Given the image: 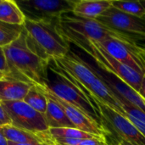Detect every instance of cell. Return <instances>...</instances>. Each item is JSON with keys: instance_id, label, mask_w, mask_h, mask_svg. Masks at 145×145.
I'll return each mask as SVG.
<instances>
[{"instance_id": "3", "label": "cell", "mask_w": 145, "mask_h": 145, "mask_svg": "<svg viewBox=\"0 0 145 145\" xmlns=\"http://www.w3.org/2000/svg\"><path fill=\"white\" fill-rule=\"evenodd\" d=\"M59 26L68 42L76 46L88 42H100L110 37L135 42L131 37L110 29L97 20L80 18L72 13L62 15L59 20Z\"/></svg>"}, {"instance_id": "8", "label": "cell", "mask_w": 145, "mask_h": 145, "mask_svg": "<svg viewBox=\"0 0 145 145\" xmlns=\"http://www.w3.org/2000/svg\"><path fill=\"white\" fill-rule=\"evenodd\" d=\"M57 76L59 77V80L52 84L49 83L48 85V89L59 98L81 110L99 123L103 124L98 108L88 95L82 89L77 88L66 79L59 76Z\"/></svg>"}, {"instance_id": "7", "label": "cell", "mask_w": 145, "mask_h": 145, "mask_svg": "<svg viewBox=\"0 0 145 145\" xmlns=\"http://www.w3.org/2000/svg\"><path fill=\"white\" fill-rule=\"evenodd\" d=\"M0 104L14 127L37 135L48 131L44 116L30 107L23 100Z\"/></svg>"}, {"instance_id": "13", "label": "cell", "mask_w": 145, "mask_h": 145, "mask_svg": "<svg viewBox=\"0 0 145 145\" xmlns=\"http://www.w3.org/2000/svg\"><path fill=\"white\" fill-rule=\"evenodd\" d=\"M31 86L15 79H0V103L24 100Z\"/></svg>"}, {"instance_id": "6", "label": "cell", "mask_w": 145, "mask_h": 145, "mask_svg": "<svg viewBox=\"0 0 145 145\" xmlns=\"http://www.w3.org/2000/svg\"><path fill=\"white\" fill-rule=\"evenodd\" d=\"M26 20L32 21H56L72 13L74 0H20L16 1Z\"/></svg>"}, {"instance_id": "11", "label": "cell", "mask_w": 145, "mask_h": 145, "mask_svg": "<svg viewBox=\"0 0 145 145\" xmlns=\"http://www.w3.org/2000/svg\"><path fill=\"white\" fill-rule=\"evenodd\" d=\"M97 43L116 59L129 66L141 75H144L143 65L134 50V48L137 45L136 42H126L116 37H110Z\"/></svg>"}, {"instance_id": "36", "label": "cell", "mask_w": 145, "mask_h": 145, "mask_svg": "<svg viewBox=\"0 0 145 145\" xmlns=\"http://www.w3.org/2000/svg\"><path fill=\"white\" fill-rule=\"evenodd\" d=\"M144 20H145V15H144Z\"/></svg>"}, {"instance_id": "22", "label": "cell", "mask_w": 145, "mask_h": 145, "mask_svg": "<svg viewBox=\"0 0 145 145\" xmlns=\"http://www.w3.org/2000/svg\"><path fill=\"white\" fill-rule=\"evenodd\" d=\"M111 6L121 12L136 17L144 18L145 15V8L141 4L140 1L111 0Z\"/></svg>"}, {"instance_id": "23", "label": "cell", "mask_w": 145, "mask_h": 145, "mask_svg": "<svg viewBox=\"0 0 145 145\" xmlns=\"http://www.w3.org/2000/svg\"><path fill=\"white\" fill-rule=\"evenodd\" d=\"M76 145H109L105 136H100L92 138L82 139Z\"/></svg>"}, {"instance_id": "34", "label": "cell", "mask_w": 145, "mask_h": 145, "mask_svg": "<svg viewBox=\"0 0 145 145\" xmlns=\"http://www.w3.org/2000/svg\"><path fill=\"white\" fill-rule=\"evenodd\" d=\"M140 49L142 50V52H143V53H144L145 54V48H142V47H140Z\"/></svg>"}, {"instance_id": "30", "label": "cell", "mask_w": 145, "mask_h": 145, "mask_svg": "<svg viewBox=\"0 0 145 145\" xmlns=\"http://www.w3.org/2000/svg\"><path fill=\"white\" fill-rule=\"evenodd\" d=\"M0 127H1V126H0ZM0 145H8V141H7V139L4 138L3 134L2 133L1 129H0Z\"/></svg>"}, {"instance_id": "37", "label": "cell", "mask_w": 145, "mask_h": 145, "mask_svg": "<svg viewBox=\"0 0 145 145\" xmlns=\"http://www.w3.org/2000/svg\"><path fill=\"white\" fill-rule=\"evenodd\" d=\"M109 145H110V144H109Z\"/></svg>"}, {"instance_id": "26", "label": "cell", "mask_w": 145, "mask_h": 145, "mask_svg": "<svg viewBox=\"0 0 145 145\" xmlns=\"http://www.w3.org/2000/svg\"><path fill=\"white\" fill-rule=\"evenodd\" d=\"M0 121L3 125H11V121L8 116V115L6 114V112L4 111L1 104H0Z\"/></svg>"}, {"instance_id": "19", "label": "cell", "mask_w": 145, "mask_h": 145, "mask_svg": "<svg viewBox=\"0 0 145 145\" xmlns=\"http://www.w3.org/2000/svg\"><path fill=\"white\" fill-rule=\"evenodd\" d=\"M48 134L53 139L59 138H71V139H86L96 137H100V135H95L84 131H82L74 127H58V128H49Z\"/></svg>"}, {"instance_id": "24", "label": "cell", "mask_w": 145, "mask_h": 145, "mask_svg": "<svg viewBox=\"0 0 145 145\" xmlns=\"http://www.w3.org/2000/svg\"><path fill=\"white\" fill-rule=\"evenodd\" d=\"M0 73L3 74L5 77H7L9 73V69L8 66L6 56H5L3 48L1 47H0Z\"/></svg>"}, {"instance_id": "27", "label": "cell", "mask_w": 145, "mask_h": 145, "mask_svg": "<svg viewBox=\"0 0 145 145\" xmlns=\"http://www.w3.org/2000/svg\"><path fill=\"white\" fill-rule=\"evenodd\" d=\"M40 135V137L42 138V140L44 141V143L46 144L47 145H57L51 138L50 137L48 136V132L47 133H41V134H38Z\"/></svg>"}, {"instance_id": "20", "label": "cell", "mask_w": 145, "mask_h": 145, "mask_svg": "<svg viewBox=\"0 0 145 145\" xmlns=\"http://www.w3.org/2000/svg\"><path fill=\"white\" fill-rule=\"evenodd\" d=\"M23 101L36 111L42 115L45 114L48 105V98L37 88L31 87Z\"/></svg>"}, {"instance_id": "12", "label": "cell", "mask_w": 145, "mask_h": 145, "mask_svg": "<svg viewBox=\"0 0 145 145\" xmlns=\"http://www.w3.org/2000/svg\"><path fill=\"white\" fill-rule=\"evenodd\" d=\"M93 69L117 97L145 112V99L141 97L138 92L121 81L116 76L102 71L99 68L96 69L93 67Z\"/></svg>"}, {"instance_id": "16", "label": "cell", "mask_w": 145, "mask_h": 145, "mask_svg": "<svg viewBox=\"0 0 145 145\" xmlns=\"http://www.w3.org/2000/svg\"><path fill=\"white\" fill-rule=\"evenodd\" d=\"M0 21L9 25L23 26L25 17L16 1L0 0Z\"/></svg>"}, {"instance_id": "29", "label": "cell", "mask_w": 145, "mask_h": 145, "mask_svg": "<svg viewBox=\"0 0 145 145\" xmlns=\"http://www.w3.org/2000/svg\"><path fill=\"white\" fill-rule=\"evenodd\" d=\"M110 145H132L130 144H128V143H127V142H125V141H123V140H121V139H116V140H114L113 141V143L112 144H110Z\"/></svg>"}, {"instance_id": "9", "label": "cell", "mask_w": 145, "mask_h": 145, "mask_svg": "<svg viewBox=\"0 0 145 145\" xmlns=\"http://www.w3.org/2000/svg\"><path fill=\"white\" fill-rule=\"evenodd\" d=\"M97 20L110 29L126 34L134 40L145 39L144 18L136 17L110 7Z\"/></svg>"}, {"instance_id": "4", "label": "cell", "mask_w": 145, "mask_h": 145, "mask_svg": "<svg viewBox=\"0 0 145 145\" xmlns=\"http://www.w3.org/2000/svg\"><path fill=\"white\" fill-rule=\"evenodd\" d=\"M91 56L102 71L116 76L137 92L139 91L143 76L140 73L124 65L105 51L96 42H88L76 45Z\"/></svg>"}, {"instance_id": "14", "label": "cell", "mask_w": 145, "mask_h": 145, "mask_svg": "<svg viewBox=\"0 0 145 145\" xmlns=\"http://www.w3.org/2000/svg\"><path fill=\"white\" fill-rule=\"evenodd\" d=\"M111 7V0H79L76 1L72 14L75 16L97 20Z\"/></svg>"}, {"instance_id": "10", "label": "cell", "mask_w": 145, "mask_h": 145, "mask_svg": "<svg viewBox=\"0 0 145 145\" xmlns=\"http://www.w3.org/2000/svg\"><path fill=\"white\" fill-rule=\"evenodd\" d=\"M37 88L40 89L48 99H52L61 107V109L64 110V112L65 113V115L67 116V117L69 118V120L75 127L95 135L107 137L111 134V132L108 130L103 124L99 123L85 112L82 111L81 110L76 108L75 106L71 105V104L56 96L48 89V86Z\"/></svg>"}, {"instance_id": "5", "label": "cell", "mask_w": 145, "mask_h": 145, "mask_svg": "<svg viewBox=\"0 0 145 145\" xmlns=\"http://www.w3.org/2000/svg\"><path fill=\"white\" fill-rule=\"evenodd\" d=\"M98 108L103 125L116 134L121 139L132 145H145V137L138 129L115 107L107 105L93 96H88Z\"/></svg>"}, {"instance_id": "1", "label": "cell", "mask_w": 145, "mask_h": 145, "mask_svg": "<svg viewBox=\"0 0 145 145\" xmlns=\"http://www.w3.org/2000/svg\"><path fill=\"white\" fill-rule=\"evenodd\" d=\"M3 48L9 69L8 78L23 82L35 88H44L49 84V63L29 48L24 31L14 42Z\"/></svg>"}, {"instance_id": "28", "label": "cell", "mask_w": 145, "mask_h": 145, "mask_svg": "<svg viewBox=\"0 0 145 145\" xmlns=\"http://www.w3.org/2000/svg\"><path fill=\"white\" fill-rule=\"evenodd\" d=\"M138 93L141 95V97L144 99H145V75H144L143 76V80H142V83H141V87L138 91Z\"/></svg>"}, {"instance_id": "31", "label": "cell", "mask_w": 145, "mask_h": 145, "mask_svg": "<svg viewBox=\"0 0 145 145\" xmlns=\"http://www.w3.org/2000/svg\"><path fill=\"white\" fill-rule=\"evenodd\" d=\"M8 145H47L45 143L43 144H18V143H14L8 141Z\"/></svg>"}, {"instance_id": "35", "label": "cell", "mask_w": 145, "mask_h": 145, "mask_svg": "<svg viewBox=\"0 0 145 145\" xmlns=\"http://www.w3.org/2000/svg\"><path fill=\"white\" fill-rule=\"evenodd\" d=\"M3 123H2V122L0 121V126H3Z\"/></svg>"}, {"instance_id": "2", "label": "cell", "mask_w": 145, "mask_h": 145, "mask_svg": "<svg viewBox=\"0 0 145 145\" xmlns=\"http://www.w3.org/2000/svg\"><path fill=\"white\" fill-rule=\"evenodd\" d=\"M29 48L47 62L67 55L71 43L62 34L59 20L32 21L26 20L23 25Z\"/></svg>"}, {"instance_id": "32", "label": "cell", "mask_w": 145, "mask_h": 145, "mask_svg": "<svg viewBox=\"0 0 145 145\" xmlns=\"http://www.w3.org/2000/svg\"><path fill=\"white\" fill-rule=\"evenodd\" d=\"M140 3L143 5V7L145 8V0H140Z\"/></svg>"}, {"instance_id": "18", "label": "cell", "mask_w": 145, "mask_h": 145, "mask_svg": "<svg viewBox=\"0 0 145 145\" xmlns=\"http://www.w3.org/2000/svg\"><path fill=\"white\" fill-rule=\"evenodd\" d=\"M117 98L120 100V107L116 109L126 116L145 137V112L120 99L119 97Z\"/></svg>"}, {"instance_id": "15", "label": "cell", "mask_w": 145, "mask_h": 145, "mask_svg": "<svg viewBox=\"0 0 145 145\" xmlns=\"http://www.w3.org/2000/svg\"><path fill=\"white\" fill-rule=\"evenodd\" d=\"M43 116H44L46 123L48 127V129L74 127L73 124L69 120V118L67 117V116L65 115V113L64 112V110L61 109V107L57 103H55L54 101H53L52 99L48 98L47 110Z\"/></svg>"}, {"instance_id": "25", "label": "cell", "mask_w": 145, "mask_h": 145, "mask_svg": "<svg viewBox=\"0 0 145 145\" xmlns=\"http://www.w3.org/2000/svg\"><path fill=\"white\" fill-rule=\"evenodd\" d=\"M134 50H135V53L138 56V58L139 59L142 65H143V69H144V75H145V54L142 52V50L140 49V47L136 45L135 48H134Z\"/></svg>"}, {"instance_id": "17", "label": "cell", "mask_w": 145, "mask_h": 145, "mask_svg": "<svg viewBox=\"0 0 145 145\" xmlns=\"http://www.w3.org/2000/svg\"><path fill=\"white\" fill-rule=\"evenodd\" d=\"M1 132L7 141L18 144H43L44 141L40 135L29 133L17 128L13 125H3L0 127Z\"/></svg>"}, {"instance_id": "21", "label": "cell", "mask_w": 145, "mask_h": 145, "mask_svg": "<svg viewBox=\"0 0 145 145\" xmlns=\"http://www.w3.org/2000/svg\"><path fill=\"white\" fill-rule=\"evenodd\" d=\"M23 26L0 21V47L4 48L14 42L23 32Z\"/></svg>"}, {"instance_id": "33", "label": "cell", "mask_w": 145, "mask_h": 145, "mask_svg": "<svg viewBox=\"0 0 145 145\" xmlns=\"http://www.w3.org/2000/svg\"><path fill=\"white\" fill-rule=\"evenodd\" d=\"M4 77H5V76H4L3 74L0 73V79H3V78H4Z\"/></svg>"}]
</instances>
